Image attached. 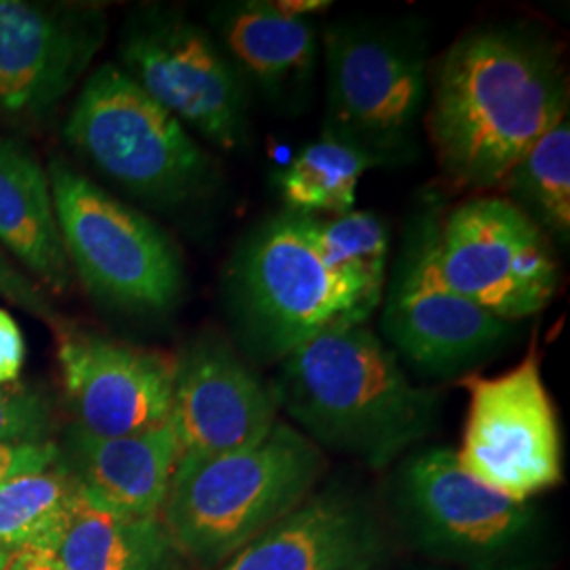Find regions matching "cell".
<instances>
[{
    "label": "cell",
    "mask_w": 570,
    "mask_h": 570,
    "mask_svg": "<svg viewBox=\"0 0 570 570\" xmlns=\"http://www.w3.org/2000/svg\"><path fill=\"white\" fill-rule=\"evenodd\" d=\"M558 245H570V115L532 144L499 186Z\"/></svg>",
    "instance_id": "23"
},
{
    "label": "cell",
    "mask_w": 570,
    "mask_h": 570,
    "mask_svg": "<svg viewBox=\"0 0 570 570\" xmlns=\"http://www.w3.org/2000/svg\"><path fill=\"white\" fill-rule=\"evenodd\" d=\"M63 138L104 180L161 212L204 202L220 178L197 138L115 61L98 66L82 82Z\"/></svg>",
    "instance_id": "6"
},
{
    "label": "cell",
    "mask_w": 570,
    "mask_h": 570,
    "mask_svg": "<svg viewBox=\"0 0 570 570\" xmlns=\"http://www.w3.org/2000/svg\"><path fill=\"white\" fill-rule=\"evenodd\" d=\"M58 364L72 423L94 435L144 433L171 416L176 357L161 351L61 330Z\"/></svg>",
    "instance_id": "14"
},
{
    "label": "cell",
    "mask_w": 570,
    "mask_h": 570,
    "mask_svg": "<svg viewBox=\"0 0 570 570\" xmlns=\"http://www.w3.org/2000/svg\"><path fill=\"white\" fill-rule=\"evenodd\" d=\"M58 461V442L45 444H0V482L21 473L53 468Z\"/></svg>",
    "instance_id": "27"
},
{
    "label": "cell",
    "mask_w": 570,
    "mask_h": 570,
    "mask_svg": "<svg viewBox=\"0 0 570 570\" xmlns=\"http://www.w3.org/2000/svg\"><path fill=\"white\" fill-rule=\"evenodd\" d=\"M49 183L61 244L91 298L131 315H165L183 301V256L153 218L53 159Z\"/></svg>",
    "instance_id": "8"
},
{
    "label": "cell",
    "mask_w": 570,
    "mask_h": 570,
    "mask_svg": "<svg viewBox=\"0 0 570 570\" xmlns=\"http://www.w3.org/2000/svg\"><path fill=\"white\" fill-rule=\"evenodd\" d=\"M230 341L254 366H277L327 330L366 324L381 298L327 265L305 218L282 212L249 228L223 275Z\"/></svg>",
    "instance_id": "3"
},
{
    "label": "cell",
    "mask_w": 570,
    "mask_h": 570,
    "mask_svg": "<svg viewBox=\"0 0 570 570\" xmlns=\"http://www.w3.org/2000/svg\"><path fill=\"white\" fill-rule=\"evenodd\" d=\"M279 421L271 385L218 330L176 357L169 423L183 454H225L263 440ZM180 454V456H183Z\"/></svg>",
    "instance_id": "15"
},
{
    "label": "cell",
    "mask_w": 570,
    "mask_h": 570,
    "mask_svg": "<svg viewBox=\"0 0 570 570\" xmlns=\"http://www.w3.org/2000/svg\"><path fill=\"white\" fill-rule=\"evenodd\" d=\"M440 205L410 218L383 292L381 330L389 348L429 379H465L511 345L520 324L492 317L440 277Z\"/></svg>",
    "instance_id": "10"
},
{
    "label": "cell",
    "mask_w": 570,
    "mask_h": 570,
    "mask_svg": "<svg viewBox=\"0 0 570 570\" xmlns=\"http://www.w3.org/2000/svg\"><path fill=\"white\" fill-rule=\"evenodd\" d=\"M459 385L469 395L454 450L463 473L515 503H530L564 480L562 431L534 343L520 364L497 376L473 372Z\"/></svg>",
    "instance_id": "11"
},
{
    "label": "cell",
    "mask_w": 570,
    "mask_h": 570,
    "mask_svg": "<svg viewBox=\"0 0 570 570\" xmlns=\"http://www.w3.org/2000/svg\"><path fill=\"white\" fill-rule=\"evenodd\" d=\"M279 412L320 450L385 469L438 428L440 393L410 381L366 324L327 330L289 353L268 383Z\"/></svg>",
    "instance_id": "2"
},
{
    "label": "cell",
    "mask_w": 570,
    "mask_h": 570,
    "mask_svg": "<svg viewBox=\"0 0 570 570\" xmlns=\"http://www.w3.org/2000/svg\"><path fill=\"white\" fill-rule=\"evenodd\" d=\"M51 556L63 570H183L161 518L100 510L79 499Z\"/></svg>",
    "instance_id": "20"
},
{
    "label": "cell",
    "mask_w": 570,
    "mask_h": 570,
    "mask_svg": "<svg viewBox=\"0 0 570 570\" xmlns=\"http://www.w3.org/2000/svg\"><path fill=\"white\" fill-rule=\"evenodd\" d=\"M4 570H63L60 562L47 551H26L7 562Z\"/></svg>",
    "instance_id": "29"
},
{
    "label": "cell",
    "mask_w": 570,
    "mask_h": 570,
    "mask_svg": "<svg viewBox=\"0 0 570 570\" xmlns=\"http://www.w3.org/2000/svg\"><path fill=\"white\" fill-rule=\"evenodd\" d=\"M108 37L98 4L0 0V119L49 117L82 81Z\"/></svg>",
    "instance_id": "13"
},
{
    "label": "cell",
    "mask_w": 570,
    "mask_h": 570,
    "mask_svg": "<svg viewBox=\"0 0 570 570\" xmlns=\"http://www.w3.org/2000/svg\"><path fill=\"white\" fill-rule=\"evenodd\" d=\"M391 513L412 550L456 570H548L556 558L550 522L471 480L454 450L407 452L391 480Z\"/></svg>",
    "instance_id": "5"
},
{
    "label": "cell",
    "mask_w": 570,
    "mask_h": 570,
    "mask_svg": "<svg viewBox=\"0 0 570 570\" xmlns=\"http://www.w3.org/2000/svg\"><path fill=\"white\" fill-rule=\"evenodd\" d=\"M56 416L49 400L21 385L0 387V444L53 442Z\"/></svg>",
    "instance_id": "25"
},
{
    "label": "cell",
    "mask_w": 570,
    "mask_h": 570,
    "mask_svg": "<svg viewBox=\"0 0 570 570\" xmlns=\"http://www.w3.org/2000/svg\"><path fill=\"white\" fill-rule=\"evenodd\" d=\"M0 249L42 289L66 294L75 273L61 244L49 174L37 155L0 134Z\"/></svg>",
    "instance_id": "19"
},
{
    "label": "cell",
    "mask_w": 570,
    "mask_h": 570,
    "mask_svg": "<svg viewBox=\"0 0 570 570\" xmlns=\"http://www.w3.org/2000/svg\"><path fill=\"white\" fill-rule=\"evenodd\" d=\"M387 560V534L366 503L324 489L214 570H383Z\"/></svg>",
    "instance_id": "16"
},
{
    "label": "cell",
    "mask_w": 570,
    "mask_h": 570,
    "mask_svg": "<svg viewBox=\"0 0 570 570\" xmlns=\"http://www.w3.org/2000/svg\"><path fill=\"white\" fill-rule=\"evenodd\" d=\"M435 261L452 292L510 324L546 311L560 285L550 237L497 195L471 197L442 216Z\"/></svg>",
    "instance_id": "12"
},
{
    "label": "cell",
    "mask_w": 570,
    "mask_h": 570,
    "mask_svg": "<svg viewBox=\"0 0 570 570\" xmlns=\"http://www.w3.org/2000/svg\"><path fill=\"white\" fill-rule=\"evenodd\" d=\"M81 499L58 465L0 482V570L18 553L56 550Z\"/></svg>",
    "instance_id": "21"
},
{
    "label": "cell",
    "mask_w": 570,
    "mask_h": 570,
    "mask_svg": "<svg viewBox=\"0 0 570 570\" xmlns=\"http://www.w3.org/2000/svg\"><path fill=\"white\" fill-rule=\"evenodd\" d=\"M428 570H435V569H428ZM438 570H440V569H438Z\"/></svg>",
    "instance_id": "30"
},
{
    "label": "cell",
    "mask_w": 570,
    "mask_h": 570,
    "mask_svg": "<svg viewBox=\"0 0 570 570\" xmlns=\"http://www.w3.org/2000/svg\"><path fill=\"white\" fill-rule=\"evenodd\" d=\"M305 218L306 233L327 265L383 301L387 284L389 228L374 212L351 209L332 218Z\"/></svg>",
    "instance_id": "24"
},
{
    "label": "cell",
    "mask_w": 570,
    "mask_h": 570,
    "mask_svg": "<svg viewBox=\"0 0 570 570\" xmlns=\"http://www.w3.org/2000/svg\"><path fill=\"white\" fill-rule=\"evenodd\" d=\"M374 167L353 146L320 136L279 171L277 190L289 214L306 218L343 216L355 207L360 180Z\"/></svg>",
    "instance_id": "22"
},
{
    "label": "cell",
    "mask_w": 570,
    "mask_h": 570,
    "mask_svg": "<svg viewBox=\"0 0 570 570\" xmlns=\"http://www.w3.org/2000/svg\"><path fill=\"white\" fill-rule=\"evenodd\" d=\"M326 469V452L279 419L245 449L183 454L159 518L186 562L214 570L298 510Z\"/></svg>",
    "instance_id": "4"
},
{
    "label": "cell",
    "mask_w": 570,
    "mask_h": 570,
    "mask_svg": "<svg viewBox=\"0 0 570 570\" xmlns=\"http://www.w3.org/2000/svg\"><path fill=\"white\" fill-rule=\"evenodd\" d=\"M207 23L252 91L279 115L305 112L322 49L313 18L287 13L279 0H228L207 11Z\"/></svg>",
    "instance_id": "17"
},
{
    "label": "cell",
    "mask_w": 570,
    "mask_h": 570,
    "mask_svg": "<svg viewBox=\"0 0 570 570\" xmlns=\"http://www.w3.org/2000/svg\"><path fill=\"white\" fill-rule=\"evenodd\" d=\"M117 66L184 127L225 153L252 142V89L223 45L180 9L148 4L129 13Z\"/></svg>",
    "instance_id": "9"
},
{
    "label": "cell",
    "mask_w": 570,
    "mask_h": 570,
    "mask_svg": "<svg viewBox=\"0 0 570 570\" xmlns=\"http://www.w3.org/2000/svg\"><path fill=\"white\" fill-rule=\"evenodd\" d=\"M425 127L444 178L469 193L499 190L513 165L569 115L558 45L530 23H487L435 60Z\"/></svg>",
    "instance_id": "1"
},
{
    "label": "cell",
    "mask_w": 570,
    "mask_h": 570,
    "mask_svg": "<svg viewBox=\"0 0 570 570\" xmlns=\"http://www.w3.org/2000/svg\"><path fill=\"white\" fill-rule=\"evenodd\" d=\"M180 454L169 421L117 438L94 435L70 423L61 431L56 465L87 503L122 515L159 518Z\"/></svg>",
    "instance_id": "18"
},
{
    "label": "cell",
    "mask_w": 570,
    "mask_h": 570,
    "mask_svg": "<svg viewBox=\"0 0 570 570\" xmlns=\"http://www.w3.org/2000/svg\"><path fill=\"white\" fill-rule=\"evenodd\" d=\"M26 360V343L18 322L0 308V387L18 385Z\"/></svg>",
    "instance_id": "28"
},
{
    "label": "cell",
    "mask_w": 570,
    "mask_h": 570,
    "mask_svg": "<svg viewBox=\"0 0 570 570\" xmlns=\"http://www.w3.org/2000/svg\"><path fill=\"white\" fill-rule=\"evenodd\" d=\"M326 66L324 131L376 167L412 164L429 89L425 26L338 20L322 32Z\"/></svg>",
    "instance_id": "7"
},
{
    "label": "cell",
    "mask_w": 570,
    "mask_h": 570,
    "mask_svg": "<svg viewBox=\"0 0 570 570\" xmlns=\"http://www.w3.org/2000/svg\"><path fill=\"white\" fill-rule=\"evenodd\" d=\"M0 298L49 326L60 324V315L49 298V292H45L41 285L32 282L2 249H0Z\"/></svg>",
    "instance_id": "26"
}]
</instances>
